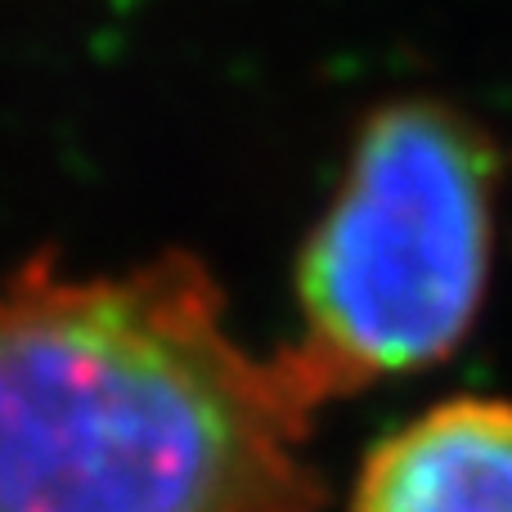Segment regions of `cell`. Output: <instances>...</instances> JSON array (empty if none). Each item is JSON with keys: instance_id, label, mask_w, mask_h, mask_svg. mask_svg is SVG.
Wrapping results in <instances>:
<instances>
[{"instance_id": "2", "label": "cell", "mask_w": 512, "mask_h": 512, "mask_svg": "<svg viewBox=\"0 0 512 512\" xmlns=\"http://www.w3.org/2000/svg\"><path fill=\"white\" fill-rule=\"evenodd\" d=\"M495 144L441 99H391L360 126L292 274L301 364L324 400L450 360L495 261Z\"/></svg>"}, {"instance_id": "3", "label": "cell", "mask_w": 512, "mask_h": 512, "mask_svg": "<svg viewBox=\"0 0 512 512\" xmlns=\"http://www.w3.org/2000/svg\"><path fill=\"white\" fill-rule=\"evenodd\" d=\"M346 512H512V400L450 396L387 432Z\"/></svg>"}, {"instance_id": "1", "label": "cell", "mask_w": 512, "mask_h": 512, "mask_svg": "<svg viewBox=\"0 0 512 512\" xmlns=\"http://www.w3.org/2000/svg\"><path fill=\"white\" fill-rule=\"evenodd\" d=\"M324 405L194 252L0 274V512H324Z\"/></svg>"}]
</instances>
